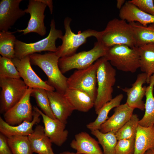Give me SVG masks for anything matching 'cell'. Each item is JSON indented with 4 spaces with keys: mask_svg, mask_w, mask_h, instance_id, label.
I'll return each mask as SVG.
<instances>
[{
    "mask_svg": "<svg viewBox=\"0 0 154 154\" xmlns=\"http://www.w3.org/2000/svg\"><path fill=\"white\" fill-rule=\"evenodd\" d=\"M31 64L37 66L48 77L47 82L56 91L64 94L68 89L67 78L61 72L58 64L60 58L55 52L44 54L34 53L29 56Z\"/></svg>",
    "mask_w": 154,
    "mask_h": 154,
    "instance_id": "obj_1",
    "label": "cell"
},
{
    "mask_svg": "<svg viewBox=\"0 0 154 154\" xmlns=\"http://www.w3.org/2000/svg\"><path fill=\"white\" fill-rule=\"evenodd\" d=\"M97 72V96L94 107L98 114L102 108L113 98V86L116 82V70L104 57L99 58Z\"/></svg>",
    "mask_w": 154,
    "mask_h": 154,
    "instance_id": "obj_2",
    "label": "cell"
},
{
    "mask_svg": "<svg viewBox=\"0 0 154 154\" xmlns=\"http://www.w3.org/2000/svg\"><path fill=\"white\" fill-rule=\"evenodd\" d=\"M98 41L107 48L119 44L125 45L131 48L136 47L130 24L125 21L116 18L108 22L105 29L102 31Z\"/></svg>",
    "mask_w": 154,
    "mask_h": 154,
    "instance_id": "obj_3",
    "label": "cell"
},
{
    "mask_svg": "<svg viewBox=\"0 0 154 154\" xmlns=\"http://www.w3.org/2000/svg\"><path fill=\"white\" fill-rule=\"evenodd\" d=\"M117 70L124 72H135L140 68L139 47L131 48L119 44L108 48L104 56Z\"/></svg>",
    "mask_w": 154,
    "mask_h": 154,
    "instance_id": "obj_4",
    "label": "cell"
},
{
    "mask_svg": "<svg viewBox=\"0 0 154 154\" xmlns=\"http://www.w3.org/2000/svg\"><path fill=\"white\" fill-rule=\"evenodd\" d=\"M108 48L97 41L95 43L93 48L88 51H83L70 56L60 58L58 61L60 69L63 74L72 69L86 68L104 56Z\"/></svg>",
    "mask_w": 154,
    "mask_h": 154,
    "instance_id": "obj_5",
    "label": "cell"
},
{
    "mask_svg": "<svg viewBox=\"0 0 154 154\" xmlns=\"http://www.w3.org/2000/svg\"><path fill=\"white\" fill-rule=\"evenodd\" d=\"M50 26L48 36L37 42L28 43L16 39L15 45V57L21 59L43 51L56 52L57 47L56 45V41L58 38L61 39L63 35L61 30L56 29L54 19L51 20Z\"/></svg>",
    "mask_w": 154,
    "mask_h": 154,
    "instance_id": "obj_6",
    "label": "cell"
},
{
    "mask_svg": "<svg viewBox=\"0 0 154 154\" xmlns=\"http://www.w3.org/2000/svg\"><path fill=\"white\" fill-rule=\"evenodd\" d=\"M71 21L72 19L68 17L64 19L65 34L61 39V45L57 47V50L55 52L60 58L75 54L78 48L85 43L89 37H94L98 40L102 34V31L90 29L75 34L71 29L70 24Z\"/></svg>",
    "mask_w": 154,
    "mask_h": 154,
    "instance_id": "obj_7",
    "label": "cell"
},
{
    "mask_svg": "<svg viewBox=\"0 0 154 154\" xmlns=\"http://www.w3.org/2000/svg\"><path fill=\"white\" fill-rule=\"evenodd\" d=\"M99 63V58L90 66L75 70L67 78L68 88L84 92L95 102L97 94V72Z\"/></svg>",
    "mask_w": 154,
    "mask_h": 154,
    "instance_id": "obj_8",
    "label": "cell"
},
{
    "mask_svg": "<svg viewBox=\"0 0 154 154\" xmlns=\"http://www.w3.org/2000/svg\"><path fill=\"white\" fill-rule=\"evenodd\" d=\"M0 111L4 114L18 102L28 88L20 79L0 77Z\"/></svg>",
    "mask_w": 154,
    "mask_h": 154,
    "instance_id": "obj_9",
    "label": "cell"
},
{
    "mask_svg": "<svg viewBox=\"0 0 154 154\" xmlns=\"http://www.w3.org/2000/svg\"><path fill=\"white\" fill-rule=\"evenodd\" d=\"M33 88H29L21 99L4 113V120L12 125H19L24 121H31L33 119V110L30 102Z\"/></svg>",
    "mask_w": 154,
    "mask_h": 154,
    "instance_id": "obj_10",
    "label": "cell"
},
{
    "mask_svg": "<svg viewBox=\"0 0 154 154\" xmlns=\"http://www.w3.org/2000/svg\"><path fill=\"white\" fill-rule=\"evenodd\" d=\"M46 6L38 0H29L27 9L24 10L29 13L30 17L27 27L25 29L18 30L16 32H23L24 35L30 33H35L41 36L46 33V28L44 25V12Z\"/></svg>",
    "mask_w": 154,
    "mask_h": 154,
    "instance_id": "obj_11",
    "label": "cell"
},
{
    "mask_svg": "<svg viewBox=\"0 0 154 154\" xmlns=\"http://www.w3.org/2000/svg\"><path fill=\"white\" fill-rule=\"evenodd\" d=\"M12 60L19 72L20 77L28 87L41 88L48 91H54L55 89L53 87L49 85L47 81L43 80L33 69L29 56L21 59L15 57Z\"/></svg>",
    "mask_w": 154,
    "mask_h": 154,
    "instance_id": "obj_12",
    "label": "cell"
},
{
    "mask_svg": "<svg viewBox=\"0 0 154 154\" xmlns=\"http://www.w3.org/2000/svg\"><path fill=\"white\" fill-rule=\"evenodd\" d=\"M40 114L44 125L46 135L53 143L61 146L67 140L69 134L66 129V124L57 119H52L44 114L37 107H33Z\"/></svg>",
    "mask_w": 154,
    "mask_h": 154,
    "instance_id": "obj_13",
    "label": "cell"
},
{
    "mask_svg": "<svg viewBox=\"0 0 154 154\" xmlns=\"http://www.w3.org/2000/svg\"><path fill=\"white\" fill-rule=\"evenodd\" d=\"M22 0H1L0 1V31H8L18 19L25 15L19 8Z\"/></svg>",
    "mask_w": 154,
    "mask_h": 154,
    "instance_id": "obj_14",
    "label": "cell"
},
{
    "mask_svg": "<svg viewBox=\"0 0 154 154\" xmlns=\"http://www.w3.org/2000/svg\"><path fill=\"white\" fill-rule=\"evenodd\" d=\"M147 77L143 72L138 74L135 82L130 88H122L118 86L126 93L127 99L126 103L130 107L135 109L137 108L142 111L145 110V103L143 100L145 96L147 86L143 85L147 83Z\"/></svg>",
    "mask_w": 154,
    "mask_h": 154,
    "instance_id": "obj_15",
    "label": "cell"
},
{
    "mask_svg": "<svg viewBox=\"0 0 154 154\" xmlns=\"http://www.w3.org/2000/svg\"><path fill=\"white\" fill-rule=\"evenodd\" d=\"M135 109L126 103L115 108L114 113L104 123L99 129L102 133L113 131L116 133L128 121Z\"/></svg>",
    "mask_w": 154,
    "mask_h": 154,
    "instance_id": "obj_16",
    "label": "cell"
},
{
    "mask_svg": "<svg viewBox=\"0 0 154 154\" xmlns=\"http://www.w3.org/2000/svg\"><path fill=\"white\" fill-rule=\"evenodd\" d=\"M50 107L56 118L66 124L68 117L75 110L64 94L47 91Z\"/></svg>",
    "mask_w": 154,
    "mask_h": 154,
    "instance_id": "obj_17",
    "label": "cell"
},
{
    "mask_svg": "<svg viewBox=\"0 0 154 154\" xmlns=\"http://www.w3.org/2000/svg\"><path fill=\"white\" fill-rule=\"evenodd\" d=\"M33 119L31 121H24L17 125H10L0 117V132L7 137L13 136H28L33 131L34 125L40 122V114L33 107Z\"/></svg>",
    "mask_w": 154,
    "mask_h": 154,
    "instance_id": "obj_18",
    "label": "cell"
},
{
    "mask_svg": "<svg viewBox=\"0 0 154 154\" xmlns=\"http://www.w3.org/2000/svg\"><path fill=\"white\" fill-rule=\"evenodd\" d=\"M99 144L87 133L82 131L75 135L70 145L76 154H104Z\"/></svg>",
    "mask_w": 154,
    "mask_h": 154,
    "instance_id": "obj_19",
    "label": "cell"
},
{
    "mask_svg": "<svg viewBox=\"0 0 154 154\" xmlns=\"http://www.w3.org/2000/svg\"><path fill=\"white\" fill-rule=\"evenodd\" d=\"M119 16L129 23L137 22L145 27L154 23V16L143 11L129 1H126L119 10Z\"/></svg>",
    "mask_w": 154,
    "mask_h": 154,
    "instance_id": "obj_20",
    "label": "cell"
},
{
    "mask_svg": "<svg viewBox=\"0 0 154 154\" xmlns=\"http://www.w3.org/2000/svg\"><path fill=\"white\" fill-rule=\"evenodd\" d=\"M33 153L38 154H55L52 143L46 135L43 126L38 125L28 136Z\"/></svg>",
    "mask_w": 154,
    "mask_h": 154,
    "instance_id": "obj_21",
    "label": "cell"
},
{
    "mask_svg": "<svg viewBox=\"0 0 154 154\" xmlns=\"http://www.w3.org/2000/svg\"><path fill=\"white\" fill-rule=\"evenodd\" d=\"M149 149L154 150V125L148 127L139 125L135 138L134 154H144Z\"/></svg>",
    "mask_w": 154,
    "mask_h": 154,
    "instance_id": "obj_22",
    "label": "cell"
},
{
    "mask_svg": "<svg viewBox=\"0 0 154 154\" xmlns=\"http://www.w3.org/2000/svg\"><path fill=\"white\" fill-rule=\"evenodd\" d=\"M64 94L75 110L87 112L94 106V100L83 92L68 88Z\"/></svg>",
    "mask_w": 154,
    "mask_h": 154,
    "instance_id": "obj_23",
    "label": "cell"
},
{
    "mask_svg": "<svg viewBox=\"0 0 154 154\" xmlns=\"http://www.w3.org/2000/svg\"><path fill=\"white\" fill-rule=\"evenodd\" d=\"M140 56V68L147 75V83L154 74V43L138 47Z\"/></svg>",
    "mask_w": 154,
    "mask_h": 154,
    "instance_id": "obj_24",
    "label": "cell"
},
{
    "mask_svg": "<svg viewBox=\"0 0 154 154\" xmlns=\"http://www.w3.org/2000/svg\"><path fill=\"white\" fill-rule=\"evenodd\" d=\"M154 74L151 77L149 85L147 87L145 114L139 121V125L143 127H148L154 125Z\"/></svg>",
    "mask_w": 154,
    "mask_h": 154,
    "instance_id": "obj_25",
    "label": "cell"
},
{
    "mask_svg": "<svg viewBox=\"0 0 154 154\" xmlns=\"http://www.w3.org/2000/svg\"><path fill=\"white\" fill-rule=\"evenodd\" d=\"M129 23L133 30L136 47L154 43V23L146 27L137 22Z\"/></svg>",
    "mask_w": 154,
    "mask_h": 154,
    "instance_id": "obj_26",
    "label": "cell"
},
{
    "mask_svg": "<svg viewBox=\"0 0 154 154\" xmlns=\"http://www.w3.org/2000/svg\"><path fill=\"white\" fill-rule=\"evenodd\" d=\"M123 96L122 94H119L106 103L100 110L96 119L86 125L87 128L91 131L99 129L101 125L108 118L110 111L120 104Z\"/></svg>",
    "mask_w": 154,
    "mask_h": 154,
    "instance_id": "obj_27",
    "label": "cell"
},
{
    "mask_svg": "<svg viewBox=\"0 0 154 154\" xmlns=\"http://www.w3.org/2000/svg\"><path fill=\"white\" fill-rule=\"evenodd\" d=\"M92 134L98 139L102 146L104 154H115V148L118 140L116 133L113 131L103 133L99 129L91 131Z\"/></svg>",
    "mask_w": 154,
    "mask_h": 154,
    "instance_id": "obj_28",
    "label": "cell"
},
{
    "mask_svg": "<svg viewBox=\"0 0 154 154\" xmlns=\"http://www.w3.org/2000/svg\"><path fill=\"white\" fill-rule=\"evenodd\" d=\"M14 32H0V54L2 56L11 59L15 58V45L16 40Z\"/></svg>",
    "mask_w": 154,
    "mask_h": 154,
    "instance_id": "obj_29",
    "label": "cell"
},
{
    "mask_svg": "<svg viewBox=\"0 0 154 154\" xmlns=\"http://www.w3.org/2000/svg\"><path fill=\"white\" fill-rule=\"evenodd\" d=\"M7 139L13 154H33L28 136H13Z\"/></svg>",
    "mask_w": 154,
    "mask_h": 154,
    "instance_id": "obj_30",
    "label": "cell"
},
{
    "mask_svg": "<svg viewBox=\"0 0 154 154\" xmlns=\"http://www.w3.org/2000/svg\"><path fill=\"white\" fill-rule=\"evenodd\" d=\"M31 96L35 99L37 106L42 111L50 117L56 119L51 109L47 91L41 88H34Z\"/></svg>",
    "mask_w": 154,
    "mask_h": 154,
    "instance_id": "obj_31",
    "label": "cell"
},
{
    "mask_svg": "<svg viewBox=\"0 0 154 154\" xmlns=\"http://www.w3.org/2000/svg\"><path fill=\"white\" fill-rule=\"evenodd\" d=\"M139 120L137 114H133L128 121L116 133L117 140L135 139Z\"/></svg>",
    "mask_w": 154,
    "mask_h": 154,
    "instance_id": "obj_32",
    "label": "cell"
},
{
    "mask_svg": "<svg viewBox=\"0 0 154 154\" xmlns=\"http://www.w3.org/2000/svg\"><path fill=\"white\" fill-rule=\"evenodd\" d=\"M0 77L20 78L19 72L12 59L0 56Z\"/></svg>",
    "mask_w": 154,
    "mask_h": 154,
    "instance_id": "obj_33",
    "label": "cell"
},
{
    "mask_svg": "<svg viewBox=\"0 0 154 154\" xmlns=\"http://www.w3.org/2000/svg\"><path fill=\"white\" fill-rule=\"evenodd\" d=\"M135 139H121L118 140L115 154H134Z\"/></svg>",
    "mask_w": 154,
    "mask_h": 154,
    "instance_id": "obj_34",
    "label": "cell"
},
{
    "mask_svg": "<svg viewBox=\"0 0 154 154\" xmlns=\"http://www.w3.org/2000/svg\"><path fill=\"white\" fill-rule=\"evenodd\" d=\"M143 11L154 16V1L131 0L129 1Z\"/></svg>",
    "mask_w": 154,
    "mask_h": 154,
    "instance_id": "obj_35",
    "label": "cell"
},
{
    "mask_svg": "<svg viewBox=\"0 0 154 154\" xmlns=\"http://www.w3.org/2000/svg\"><path fill=\"white\" fill-rule=\"evenodd\" d=\"M0 154H13L8 144L7 137L0 133Z\"/></svg>",
    "mask_w": 154,
    "mask_h": 154,
    "instance_id": "obj_36",
    "label": "cell"
},
{
    "mask_svg": "<svg viewBox=\"0 0 154 154\" xmlns=\"http://www.w3.org/2000/svg\"><path fill=\"white\" fill-rule=\"evenodd\" d=\"M49 7L50 13L52 14L53 11V2L52 0H38Z\"/></svg>",
    "mask_w": 154,
    "mask_h": 154,
    "instance_id": "obj_37",
    "label": "cell"
},
{
    "mask_svg": "<svg viewBox=\"0 0 154 154\" xmlns=\"http://www.w3.org/2000/svg\"><path fill=\"white\" fill-rule=\"evenodd\" d=\"M126 1L125 0H117L116 7L119 10L122 8Z\"/></svg>",
    "mask_w": 154,
    "mask_h": 154,
    "instance_id": "obj_38",
    "label": "cell"
},
{
    "mask_svg": "<svg viewBox=\"0 0 154 154\" xmlns=\"http://www.w3.org/2000/svg\"><path fill=\"white\" fill-rule=\"evenodd\" d=\"M59 154H76V153L73 152L66 151L60 153Z\"/></svg>",
    "mask_w": 154,
    "mask_h": 154,
    "instance_id": "obj_39",
    "label": "cell"
},
{
    "mask_svg": "<svg viewBox=\"0 0 154 154\" xmlns=\"http://www.w3.org/2000/svg\"><path fill=\"white\" fill-rule=\"evenodd\" d=\"M144 154H154V150H148Z\"/></svg>",
    "mask_w": 154,
    "mask_h": 154,
    "instance_id": "obj_40",
    "label": "cell"
}]
</instances>
